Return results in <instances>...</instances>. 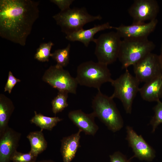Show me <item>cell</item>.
<instances>
[{
    "instance_id": "3957f363",
    "label": "cell",
    "mask_w": 162,
    "mask_h": 162,
    "mask_svg": "<svg viewBox=\"0 0 162 162\" xmlns=\"http://www.w3.org/2000/svg\"><path fill=\"white\" fill-rule=\"evenodd\" d=\"M155 47L154 44L148 38L123 39L118 58L122 68L126 69L133 66L151 53Z\"/></svg>"
},
{
    "instance_id": "cb8c5ba5",
    "label": "cell",
    "mask_w": 162,
    "mask_h": 162,
    "mask_svg": "<svg viewBox=\"0 0 162 162\" xmlns=\"http://www.w3.org/2000/svg\"><path fill=\"white\" fill-rule=\"evenodd\" d=\"M153 110L154 115L150 122L152 127V133L154 132L158 126L162 123V102L160 100L157 102Z\"/></svg>"
},
{
    "instance_id": "ffe728a7",
    "label": "cell",
    "mask_w": 162,
    "mask_h": 162,
    "mask_svg": "<svg viewBox=\"0 0 162 162\" xmlns=\"http://www.w3.org/2000/svg\"><path fill=\"white\" fill-rule=\"evenodd\" d=\"M34 115L30 120V122L35 124L42 130L45 129L51 130L58 122L63 119L58 117L46 116L40 113H37L36 111H34Z\"/></svg>"
},
{
    "instance_id": "484cf974",
    "label": "cell",
    "mask_w": 162,
    "mask_h": 162,
    "mask_svg": "<svg viewBox=\"0 0 162 162\" xmlns=\"http://www.w3.org/2000/svg\"><path fill=\"white\" fill-rule=\"evenodd\" d=\"M21 80L15 77L11 71H9L7 82L4 87V92H8L9 94H10L12 90L15 85Z\"/></svg>"
},
{
    "instance_id": "f1b7e54d",
    "label": "cell",
    "mask_w": 162,
    "mask_h": 162,
    "mask_svg": "<svg viewBox=\"0 0 162 162\" xmlns=\"http://www.w3.org/2000/svg\"><path fill=\"white\" fill-rule=\"evenodd\" d=\"M159 57L162 70V43L161 45L160 53L159 55Z\"/></svg>"
},
{
    "instance_id": "603a6c76",
    "label": "cell",
    "mask_w": 162,
    "mask_h": 162,
    "mask_svg": "<svg viewBox=\"0 0 162 162\" xmlns=\"http://www.w3.org/2000/svg\"><path fill=\"white\" fill-rule=\"evenodd\" d=\"M54 45L51 41L41 44L37 49L34 58L40 62H48L52 55L51 50Z\"/></svg>"
},
{
    "instance_id": "52a82bcc",
    "label": "cell",
    "mask_w": 162,
    "mask_h": 162,
    "mask_svg": "<svg viewBox=\"0 0 162 162\" xmlns=\"http://www.w3.org/2000/svg\"><path fill=\"white\" fill-rule=\"evenodd\" d=\"M122 40L116 32L101 34L95 40L94 54L98 62L108 65L118 59Z\"/></svg>"
},
{
    "instance_id": "4316f807",
    "label": "cell",
    "mask_w": 162,
    "mask_h": 162,
    "mask_svg": "<svg viewBox=\"0 0 162 162\" xmlns=\"http://www.w3.org/2000/svg\"><path fill=\"white\" fill-rule=\"evenodd\" d=\"M50 2L57 5L61 11H64L70 8L73 0H50Z\"/></svg>"
},
{
    "instance_id": "e0dca14e",
    "label": "cell",
    "mask_w": 162,
    "mask_h": 162,
    "mask_svg": "<svg viewBox=\"0 0 162 162\" xmlns=\"http://www.w3.org/2000/svg\"><path fill=\"white\" fill-rule=\"evenodd\" d=\"M142 99L148 102L160 100L162 98V76L145 83L139 92Z\"/></svg>"
},
{
    "instance_id": "44dd1931",
    "label": "cell",
    "mask_w": 162,
    "mask_h": 162,
    "mask_svg": "<svg viewBox=\"0 0 162 162\" xmlns=\"http://www.w3.org/2000/svg\"><path fill=\"white\" fill-rule=\"evenodd\" d=\"M70 46L69 44L65 48L56 50L52 53L51 57L56 62L57 65L64 68L68 64Z\"/></svg>"
},
{
    "instance_id": "83f0119b",
    "label": "cell",
    "mask_w": 162,
    "mask_h": 162,
    "mask_svg": "<svg viewBox=\"0 0 162 162\" xmlns=\"http://www.w3.org/2000/svg\"><path fill=\"white\" fill-rule=\"evenodd\" d=\"M110 162H129L127 157L119 151L115 152L110 155Z\"/></svg>"
},
{
    "instance_id": "ba28073f",
    "label": "cell",
    "mask_w": 162,
    "mask_h": 162,
    "mask_svg": "<svg viewBox=\"0 0 162 162\" xmlns=\"http://www.w3.org/2000/svg\"><path fill=\"white\" fill-rule=\"evenodd\" d=\"M42 80L58 91L74 94L76 93L78 83L67 70L56 64L51 66L45 72Z\"/></svg>"
},
{
    "instance_id": "7c38bea8",
    "label": "cell",
    "mask_w": 162,
    "mask_h": 162,
    "mask_svg": "<svg viewBox=\"0 0 162 162\" xmlns=\"http://www.w3.org/2000/svg\"><path fill=\"white\" fill-rule=\"evenodd\" d=\"M158 23L157 19L148 23L133 24L129 25L122 24L113 27L120 37L123 39L148 38L155 29Z\"/></svg>"
},
{
    "instance_id": "8fae6325",
    "label": "cell",
    "mask_w": 162,
    "mask_h": 162,
    "mask_svg": "<svg viewBox=\"0 0 162 162\" xmlns=\"http://www.w3.org/2000/svg\"><path fill=\"white\" fill-rule=\"evenodd\" d=\"M126 139L134 153V157L141 160L152 161L155 157L154 150L145 140L142 136L138 135L132 127H126Z\"/></svg>"
},
{
    "instance_id": "d4e9b609",
    "label": "cell",
    "mask_w": 162,
    "mask_h": 162,
    "mask_svg": "<svg viewBox=\"0 0 162 162\" xmlns=\"http://www.w3.org/2000/svg\"><path fill=\"white\" fill-rule=\"evenodd\" d=\"M37 157L30 151L22 153L17 151L12 156L11 160L13 162H36Z\"/></svg>"
},
{
    "instance_id": "5b68a950",
    "label": "cell",
    "mask_w": 162,
    "mask_h": 162,
    "mask_svg": "<svg viewBox=\"0 0 162 162\" xmlns=\"http://www.w3.org/2000/svg\"><path fill=\"white\" fill-rule=\"evenodd\" d=\"M52 18L61 27V31L66 35L83 28L87 23L102 19L100 15L93 16L89 14L84 7L70 8L60 11Z\"/></svg>"
},
{
    "instance_id": "f546056e",
    "label": "cell",
    "mask_w": 162,
    "mask_h": 162,
    "mask_svg": "<svg viewBox=\"0 0 162 162\" xmlns=\"http://www.w3.org/2000/svg\"><path fill=\"white\" fill-rule=\"evenodd\" d=\"M36 162H55L51 160H45L36 161Z\"/></svg>"
},
{
    "instance_id": "5bb4252c",
    "label": "cell",
    "mask_w": 162,
    "mask_h": 162,
    "mask_svg": "<svg viewBox=\"0 0 162 162\" xmlns=\"http://www.w3.org/2000/svg\"><path fill=\"white\" fill-rule=\"evenodd\" d=\"M68 116L79 130L86 134L94 136L98 129L94 121L96 117L93 112L86 114L81 110H74L69 112Z\"/></svg>"
},
{
    "instance_id": "4fadbf2b",
    "label": "cell",
    "mask_w": 162,
    "mask_h": 162,
    "mask_svg": "<svg viewBox=\"0 0 162 162\" xmlns=\"http://www.w3.org/2000/svg\"><path fill=\"white\" fill-rule=\"evenodd\" d=\"M21 134L9 127L0 136V162H10L17 151Z\"/></svg>"
},
{
    "instance_id": "7a4b0ae2",
    "label": "cell",
    "mask_w": 162,
    "mask_h": 162,
    "mask_svg": "<svg viewBox=\"0 0 162 162\" xmlns=\"http://www.w3.org/2000/svg\"><path fill=\"white\" fill-rule=\"evenodd\" d=\"M113 98L101 92L100 90L92 101L93 113L108 128L113 132L120 130L123 127V121Z\"/></svg>"
},
{
    "instance_id": "ac0fdd59",
    "label": "cell",
    "mask_w": 162,
    "mask_h": 162,
    "mask_svg": "<svg viewBox=\"0 0 162 162\" xmlns=\"http://www.w3.org/2000/svg\"><path fill=\"white\" fill-rule=\"evenodd\" d=\"M14 106L12 101L4 94H0V136L9 127V121Z\"/></svg>"
},
{
    "instance_id": "277c9868",
    "label": "cell",
    "mask_w": 162,
    "mask_h": 162,
    "mask_svg": "<svg viewBox=\"0 0 162 162\" xmlns=\"http://www.w3.org/2000/svg\"><path fill=\"white\" fill-rule=\"evenodd\" d=\"M76 79L78 84L100 90L103 84L112 79L108 65L92 61L84 62L77 67Z\"/></svg>"
},
{
    "instance_id": "d6986e66",
    "label": "cell",
    "mask_w": 162,
    "mask_h": 162,
    "mask_svg": "<svg viewBox=\"0 0 162 162\" xmlns=\"http://www.w3.org/2000/svg\"><path fill=\"white\" fill-rule=\"evenodd\" d=\"M42 130H41L40 131L31 132L26 136L31 146L30 151L37 156L45 151L47 147V142Z\"/></svg>"
},
{
    "instance_id": "8992f818",
    "label": "cell",
    "mask_w": 162,
    "mask_h": 162,
    "mask_svg": "<svg viewBox=\"0 0 162 162\" xmlns=\"http://www.w3.org/2000/svg\"><path fill=\"white\" fill-rule=\"evenodd\" d=\"M110 83L114 89L110 96L119 99L126 113L131 114L133 101L139 92L140 82L126 69L123 74Z\"/></svg>"
},
{
    "instance_id": "9a60e30c",
    "label": "cell",
    "mask_w": 162,
    "mask_h": 162,
    "mask_svg": "<svg viewBox=\"0 0 162 162\" xmlns=\"http://www.w3.org/2000/svg\"><path fill=\"white\" fill-rule=\"evenodd\" d=\"M112 26L108 22L95 25L93 27L87 29L83 28L66 35L65 38L67 40L72 42L78 41L83 43L88 47L91 41L94 42L95 34L98 32L107 29H112Z\"/></svg>"
},
{
    "instance_id": "6da1fadb",
    "label": "cell",
    "mask_w": 162,
    "mask_h": 162,
    "mask_svg": "<svg viewBox=\"0 0 162 162\" xmlns=\"http://www.w3.org/2000/svg\"><path fill=\"white\" fill-rule=\"evenodd\" d=\"M39 2L0 0V36L24 46L39 16Z\"/></svg>"
},
{
    "instance_id": "2e32d148",
    "label": "cell",
    "mask_w": 162,
    "mask_h": 162,
    "mask_svg": "<svg viewBox=\"0 0 162 162\" xmlns=\"http://www.w3.org/2000/svg\"><path fill=\"white\" fill-rule=\"evenodd\" d=\"M81 132L79 130L77 133L61 140L60 152L63 162H71L74 158L80 146Z\"/></svg>"
},
{
    "instance_id": "9c48e42d",
    "label": "cell",
    "mask_w": 162,
    "mask_h": 162,
    "mask_svg": "<svg viewBox=\"0 0 162 162\" xmlns=\"http://www.w3.org/2000/svg\"><path fill=\"white\" fill-rule=\"evenodd\" d=\"M133 66L135 76L140 82L146 83L162 76L159 55L152 52Z\"/></svg>"
},
{
    "instance_id": "30bf717a",
    "label": "cell",
    "mask_w": 162,
    "mask_h": 162,
    "mask_svg": "<svg viewBox=\"0 0 162 162\" xmlns=\"http://www.w3.org/2000/svg\"><path fill=\"white\" fill-rule=\"evenodd\" d=\"M159 7L155 0H135L128 10L133 19V24L145 23L156 19Z\"/></svg>"
},
{
    "instance_id": "7402d4cb",
    "label": "cell",
    "mask_w": 162,
    "mask_h": 162,
    "mask_svg": "<svg viewBox=\"0 0 162 162\" xmlns=\"http://www.w3.org/2000/svg\"><path fill=\"white\" fill-rule=\"evenodd\" d=\"M68 94L65 91H59L57 96L52 100V111L55 115L62 112L68 106L67 102Z\"/></svg>"
}]
</instances>
